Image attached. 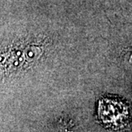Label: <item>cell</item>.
<instances>
[{"label": "cell", "mask_w": 132, "mask_h": 132, "mask_svg": "<svg viewBox=\"0 0 132 132\" xmlns=\"http://www.w3.org/2000/svg\"><path fill=\"white\" fill-rule=\"evenodd\" d=\"M99 117L105 123L120 124L128 118V106L118 99L105 98L99 102Z\"/></svg>", "instance_id": "cell-1"}]
</instances>
